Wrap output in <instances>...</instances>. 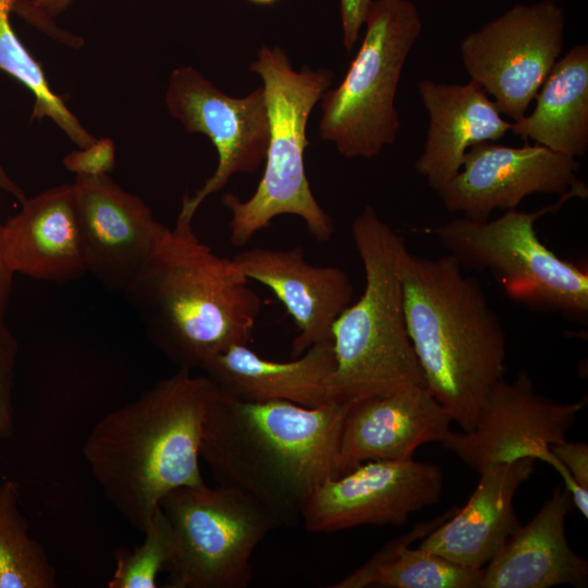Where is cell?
Segmentation results:
<instances>
[{"label":"cell","mask_w":588,"mask_h":588,"mask_svg":"<svg viewBox=\"0 0 588 588\" xmlns=\"http://www.w3.org/2000/svg\"><path fill=\"white\" fill-rule=\"evenodd\" d=\"M578 170L576 158L539 144L481 142L468 148L460 171L437 193L446 210L487 220L497 209H516L532 194L575 193L586 199L588 187Z\"/></svg>","instance_id":"cell-13"},{"label":"cell","mask_w":588,"mask_h":588,"mask_svg":"<svg viewBox=\"0 0 588 588\" xmlns=\"http://www.w3.org/2000/svg\"><path fill=\"white\" fill-rule=\"evenodd\" d=\"M16 0H0V70L23 84L34 96L32 119L48 118L79 148L95 137L50 88L39 62L26 50L10 22Z\"/></svg>","instance_id":"cell-26"},{"label":"cell","mask_w":588,"mask_h":588,"mask_svg":"<svg viewBox=\"0 0 588 588\" xmlns=\"http://www.w3.org/2000/svg\"><path fill=\"white\" fill-rule=\"evenodd\" d=\"M351 404L242 402L218 389L204 418L200 460L217 483L256 500L280 526L295 524L311 493L339 476V439Z\"/></svg>","instance_id":"cell-1"},{"label":"cell","mask_w":588,"mask_h":588,"mask_svg":"<svg viewBox=\"0 0 588 588\" xmlns=\"http://www.w3.org/2000/svg\"><path fill=\"white\" fill-rule=\"evenodd\" d=\"M74 0H16L13 11L28 22L47 28V21L64 12Z\"/></svg>","instance_id":"cell-32"},{"label":"cell","mask_w":588,"mask_h":588,"mask_svg":"<svg viewBox=\"0 0 588 588\" xmlns=\"http://www.w3.org/2000/svg\"><path fill=\"white\" fill-rule=\"evenodd\" d=\"M586 403L541 395L530 375L520 370L514 380L503 378L493 385L470 431L450 430L440 443L477 473L490 463L523 457L542 462L550 445L567 439Z\"/></svg>","instance_id":"cell-14"},{"label":"cell","mask_w":588,"mask_h":588,"mask_svg":"<svg viewBox=\"0 0 588 588\" xmlns=\"http://www.w3.org/2000/svg\"><path fill=\"white\" fill-rule=\"evenodd\" d=\"M455 509L416 524L378 550L332 588H479L482 568L457 565L426 549L411 544L448 519Z\"/></svg>","instance_id":"cell-24"},{"label":"cell","mask_w":588,"mask_h":588,"mask_svg":"<svg viewBox=\"0 0 588 588\" xmlns=\"http://www.w3.org/2000/svg\"><path fill=\"white\" fill-rule=\"evenodd\" d=\"M14 274L15 273L8 262L4 246L3 224L0 223V322L4 321Z\"/></svg>","instance_id":"cell-33"},{"label":"cell","mask_w":588,"mask_h":588,"mask_svg":"<svg viewBox=\"0 0 588 588\" xmlns=\"http://www.w3.org/2000/svg\"><path fill=\"white\" fill-rule=\"evenodd\" d=\"M3 236L14 273L62 284L88 272L72 184L26 197Z\"/></svg>","instance_id":"cell-20"},{"label":"cell","mask_w":588,"mask_h":588,"mask_svg":"<svg viewBox=\"0 0 588 588\" xmlns=\"http://www.w3.org/2000/svg\"><path fill=\"white\" fill-rule=\"evenodd\" d=\"M124 294L154 345L189 370L248 345L262 307L234 259L215 253L180 216Z\"/></svg>","instance_id":"cell-4"},{"label":"cell","mask_w":588,"mask_h":588,"mask_svg":"<svg viewBox=\"0 0 588 588\" xmlns=\"http://www.w3.org/2000/svg\"><path fill=\"white\" fill-rule=\"evenodd\" d=\"M249 70L264 83L269 140L265 169L254 194L242 200L232 193L222 196L230 211L229 236L232 245H246L254 235L283 215L301 218L318 242L334 233L331 217L316 200L305 170L307 123L316 103L332 82L327 69H293L280 47L262 46Z\"/></svg>","instance_id":"cell-6"},{"label":"cell","mask_w":588,"mask_h":588,"mask_svg":"<svg viewBox=\"0 0 588 588\" xmlns=\"http://www.w3.org/2000/svg\"><path fill=\"white\" fill-rule=\"evenodd\" d=\"M172 118L188 133L207 136L218 154L213 174L193 195H184L179 216L193 220L201 203L221 191L231 176L253 173L264 162L269 114L264 87L231 97L191 65L175 68L164 97Z\"/></svg>","instance_id":"cell-11"},{"label":"cell","mask_w":588,"mask_h":588,"mask_svg":"<svg viewBox=\"0 0 588 588\" xmlns=\"http://www.w3.org/2000/svg\"><path fill=\"white\" fill-rule=\"evenodd\" d=\"M575 193L535 211L506 210L495 219L455 218L430 232L463 269L488 273L514 302L531 310L586 322L588 273L559 257L538 237L536 221L555 212Z\"/></svg>","instance_id":"cell-7"},{"label":"cell","mask_w":588,"mask_h":588,"mask_svg":"<svg viewBox=\"0 0 588 588\" xmlns=\"http://www.w3.org/2000/svg\"><path fill=\"white\" fill-rule=\"evenodd\" d=\"M20 487L0 485V588H57V571L44 546L29 534L20 509Z\"/></svg>","instance_id":"cell-25"},{"label":"cell","mask_w":588,"mask_h":588,"mask_svg":"<svg viewBox=\"0 0 588 588\" xmlns=\"http://www.w3.org/2000/svg\"><path fill=\"white\" fill-rule=\"evenodd\" d=\"M417 90L429 125L415 170L438 192L460 171L469 147L503 138L512 123L473 81L448 84L426 78L418 82Z\"/></svg>","instance_id":"cell-19"},{"label":"cell","mask_w":588,"mask_h":588,"mask_svg":"<svg viewBox=\"0 0 588 588\" xmlns=\"http://www.w3.org/2000/svg\"><path fill=\"white\" fill-rule=\"evenodd\" d=\"M63 166L76 175H109L115 166V146L111 138L95 139L63 159Z\"/></svg>","instance_id":"cell-29"},{"label":"cell","mask_w":588,"mask_h":588,"mask_svg":"<svg viewBox=\"0 0 588 588\" xmlns=\"http://www.w3.org/2000/svg\"><path fill=\"white\" fill-rule=\"evenodd\" d=\"M17 350L14 335L4 321L0 322V443L15 430L13 389Z\"/></svg>","instance_id":"cell-28"},{"label":"cell","mask_w":588,"mask_h":588,"mask_svg":"<svg viewBox=\"0 0 588 588\" xmlns=\"http://www.w3.org/2000/svg\"><path fill=\"white\" fill-rule=\"evenodd\" d=\"M451 255L400 261L404 311L426 389L463 431H470L506 372V334L481 283Z\"/></svg>","instance_id":"cell-3"},{"label":"cell","mask_w":588,"mask_h":588,"mask_svg":"<svg viewBox=\"0 0 588 588\" xmlns=\"http://www.w3.org/2000/svg\"><path fill=\"white\" fill-rule=\"evenodd\" d=\"M553 455L566 467L574 479L588 488V444L567 439L550 445Z\"/></svg>","instance_id":"cell-30"},{"label":"cell","mask_w":588,"mask_h":588,"mask_svg":"<svg viewBox=\"0 0 588 588\" xmlns=\"http://www.w3.org/2000/svg\"><path fill=\"white\" fill-rule=\"evenodd\" d=\"M0 189L11 194L21 203L26 199L23 189L10 177L0 161Z\"/></svg>","instance_id":"cell-34"},{"label":"cell","mask_w":588,"mask_h":588,"mask_svg":"<svg viewBox=\"0 0 588 588\" xmlns=\"http://www.w3.org/2000/svg\"><path fill=\"white\" fill-rule=\"evenodd\" d=\"M72 185L88 272L124 293L169 228L109 175H76Z\"/></svg>","instance_id":"cell-15"},{"label":"cell","mask_w":588,"mask_h":588,"mask_svg":"<svg viewBox=\"0 0 588 588\" xmlns=\"http://www.w3.org/2000/svg\"><path fill=\"white\" fill-rule=\"evenodd\" d=\"M443 490L441 468L406 460L364 462L328 478L301 514L307 530L334 532L363 525H404L409 516L437 504Z\"/></svg>","instance_id":"cell-12"},{"label":"cell","mask_w":588,"mask_h":588,"mask_svg":"<svg viewBox=\"0 0 588 588\" xmlns=\"http://www.w3.org/2000/svg\"><path fill=\"white\" fill-rule=\"evenodd\" d=\"M233 259L248 280L269 287L294 320L298 333L292 342V357L314 344L332 342L333 323L354 295L351 278L343 269L309 264L301 246L253 247Z\"/></svg>","instance_id":"cell-16"},{"label":"cell","mask_w":588,"mask_h":588,"mask_svg":"<svg viewBox=\"0 0 588 588\" xmlns=\"http://www.w3.org/2000/svg\"><path fill=\"white\" fill-rule=\"evenodd\" d=\"M218 391L206 375L179 368L99 418L83 456L112 507L139 532L161 500L180 487L205 485L204 418Z\"/></svg>","instance_id":"cell-2"},{"label":"cell","mask_w":588,"mask_h":588,"mask_svg":"<svg viewBox=\"0 0 588 588\" xmlns=\"http://www.w3.org/2000/svg\"><path fill=\"white\" fill-rule=\"evenodd\" d=\"M253 3H256V4H261V5H268V4H272L274 2H277L278 0H248Z\"/></svg>","instance_id":"cell-35"},{"label":"cell","mask_w":588,"mask_h":588,"mask_svg":"<svg viewBox=\"0 0 588 588\" xmlns=\"http://www.w3.org/2000/svg\"><path fill=\"white\" fill-rule=\"evenodd\" d=\"M173 532L167 588H245L252 556L277 518L244 492L217 483L180 487L160 502Z\"/></svg>","instance_id":"cell-9"},{"label":"cell","mask_w":588,"mask_h":588,"mask_svg":"<svg viewBox=\"0 0 588 588\" xmlns=\"http://www.w3.org/2000/svg\"><path fill=\"white\" fill-rule=\"evenodd\" d=\"M334 367L333 344L323 342L289 362L266 359L248 345H234L212 356L200 370L233 400L285 401L314 408L333 403L328 383Z\"/></svg>","instance_id":"cell-22"},{"label":"cell","mask_w":588,"mask_h":588,"mask_svg":"<svg viewBox=\"0 0 588 588\" xmlns=\"http://www.w3.org/2000/svg\"><path fill=\"white\" fill-rule=\"evenodd\" d=\"M451 422V416L425 387H406L356 401L342 422L338 473L367 461L411 458L419 446L441 442Z\"/></svg>","instance_id":"cell-17"},{"label":"cell","mask_w":588,"mask_h":588,"mask_svg":"<svg viewBox=\"0 0 588 588\" xmlns=\"http://www.w3.org/2000/svg\"><path fill=\"white\" fill-rule=\"evenodd\" d=\"M143 534L144 541L139 546L115 551L109 588L157 587V576L170 561L174 546L171 525L160 506Z\"/></svg>","instance_id":"cell-27"},{"label":"cell","mask_w":588,"mask_h":588,"mask_svg":"<svg viewBox=\"0 0 588 588\" xmlns=\"http://www.w3.org/2000/svg\"><path fill=\"white\" fill-rule=\"evenodd\" d=\"M529 115L514 121L513 135L577 158L588 149V45L559 58L535 99Z\"/></svg>","instance_id":"cell-23"},{"label":"cell","mask_w":588,"mask_h":588,"mask_svg":"<svg viewBox=\"0 0 588 588\" xmlns=\"http://www.w3.org/2000/svg\"><path fill=\"white\" fill-rule=\"evenodd\" d=\"M352 236L365 286L332 327L330 400L354 403L406 387L426 388L404 311L400 261L405 241L369 205L353 220Z\"/></svg>","instance_id":"cell-5"},{"label":"cell","mask_w":588,"mask_h":588,"mask_svg":"<svg viewBox=\"0 0 588 588\" xmlns=\"http://www.w3.org/2000/svg\"><path fill=\"white\" fill-rule=\"evenodd\" d=\"M565 24L555 0L517 3L462 39L461 60L470 81L502 115L517 121L527 114L560 58Z\"/></svg>","instance_id":"cell-10"},{"label":"cell","mask_w":588,"mask_h":588,"mask_svg":"<svg viewBox=\"0 0 588 588\" xmlns=\"http://www.w3.org/2000/svg\"><path fill=\"white\" fill-rule=\"evenodd\" d=\"M574 507L566 488L556 487L550 499L482 568L479 588L585 587L588 563L571 548L566 517Z\"/></svg>","instance_id":"cell-21"},{"label":"cell","mask_w":588,"mask_h":588,"mask_svg":"<svg viewBox=\"0 0 588 588\" xmlns=\"http://www.w3.org/2000/svg\"><path fill=\"white\" fill-rule=\"evenodd\" d=\"M365 36L342 82L321 97L319 135L345 158H372L401 127L395 96L422 22L411 0H373Z\"/></svg>","instance_id":"cell-8"},{"label":"cell","mask_w":588,"mask_h":588,"mask_svg":"<svg viewBox=\"0 0 588 588\" xmlns=\"http://www.w3.org/2000/svg\"><path fill=\"white\" fill-rule=\"evenodd\" d=\"M373 0H340L343 45L351 52L359 39L366 14Z\"/></svg>","instance_id":"cell-31"},{"label":"cell","mask_w":588,"mask_h":588,"mask_svg":"<svg viewBox=\"0 0 588 588\" xmlns=\"http://www.w3.org/2000/svg\"><path fill=\"white\" fill-rule=\"evenodd\" d=\"M537 462L523 457L487 464L466 504L424 537L419 547L457 565L483 568L520 526L515 493Z\"/></svg>","instance_id":"cell-18"}]
</instances>
